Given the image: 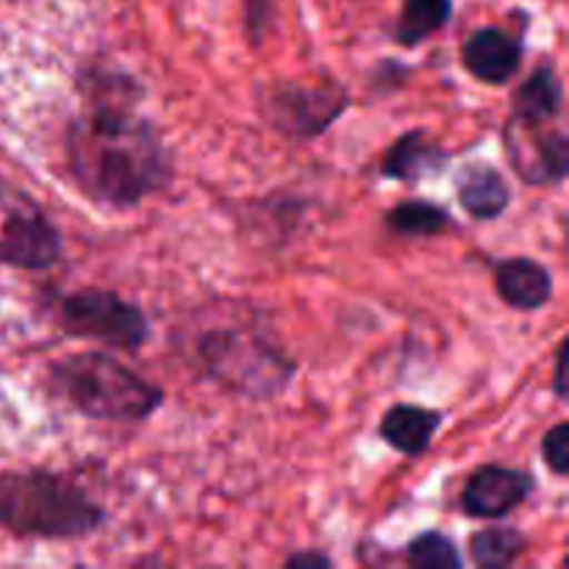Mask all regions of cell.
Returning a JSON list of instances; mask_svg holds the SVG:
<instances>
[{
	"instance_id": "cell-1",
	"label": "cell",
	"mask_w": 569,
	"mask_h": 569,
	"mask_svg": "<svg viewBox=\"0 0 569 569\" xmlns=\"http://www.w3.org/2000/svg\"><path fill=\"white\" fill-rule=\"evenodd\" d=\"M137 106L87 103L64 131L67 172L98 206L133 209L167 187L170 153Z\"/></svg>"
},
{
	"instance_id": "cell-2",
	"label": "cell",
	"mask_w": 569,
	"mask_h": 569,
	"mask_svg": "<svg viewBox=\"0 0 569 569\" xmlns=\"http://www.w3.org/2000/svg\"><path fill=\"white\" fill-rule=\"evenodd\" d=\"M106 511L87 489L50 470L0 472V528L14 537L83 539L100 531Z\"/></svg>"
},
{
	"instance_id": "cell-3",
	"label": "cell",
	"mask_w": 569,
	"mask_h": 569,
	"mask_svg": "<svg viewBox=\"0 0 569 569\" xmlns=\"http://www.w3.org/2000/svg\"><path fill=\"white\" fill-rule=\"evenodd\" d=\"M48 381L70 409L92 420L142 422L164 403L161 387L103 350H83L53 361Z\"/></svg>"
},
{
	"instance_id": "cell-4",
	"label": "cell",
	"mask_w": 569,
	"mask_h": 569,
	"mask_svg": "<svg viewBox=\"0 0 569 569\" xmlns=\"http://www.w3.org/2000/svg\"><path fill=\"white\" fill-rule=\"evenodd\" d=\"M194 361L209 381L248 400H270L287 392L298 361L259 326H217L194 342Z\"/></svg>"
},
{
	"instance_id": "cell-5",
	"label": "cell",
	"mask_w": 569,
	"mask_h": 569,
	"mask_svg": "<svg viewBox=\"0 0 569 569\" xmlns=\"http://www.w3.org/2000/svg\"><path fill=\"white\" fill-rule=\"evenodd\" d=\"M350 92L333 78L303 81H272L259 87V111L283 137L309 139L322 137L348 111Z\"/></svg>"
},
{
	"instance_id": "cell-6",
	"label": "cell",
	"mask_w": 569,
	"mask_h": 569,
	"mask_svg": "<svg viewBox=\"0 0 569 569\" xmlns=\"http://www.w3.org/2000/svg\"><path fill=\"white\" fill-rule=\"evenodd\" d=\"M59 322L64 333L114 350L137 353L150 339V322L144 311L111 289L87 287L59 300Z\"/></svg>"
},
{
	"instance_id": "cell-7",
	"label": "cell",
	"mask_w": 569,
	"mask_h": 569,
	"mask_svg": "<svg viewBox=\"0 0 569 569\" xmlns=\"http://www.w3.org/2000/svg\"><path fill=\"white\" fill-rule=\"evenodd\" d=\"M59 261V228L26 189L0 178V264L17 270H50Z\"/></svg>"
},
{
	"instance_id": "cell-8",
	"label": "cell",
	"mask_w": 569,
	"mask_h": 569,
	"mask_svg": "<svg viewBox=\"0 0 569 569\" xmlns=\"http://www.w3.org/2000/svg\"><path fill=\"white\" fill-rule=\"evenodd\" d=\"M511 170L528 187H559L569 172V139L561 128L509 120L503 128Z\"/></svg>"
},
{
	"instance_id": "cell-9",
	"label": "cell",
	"mask_w": 569,
	"mask_h": 569,
	"mask_svg": "<svg viewBox=\"0 0 569 569\" xmlns=\"http://www.w3.org/2000/svg\"><path fill=\"white\" fill-rule=\"evenodd\" d=\"M533 492L531 472L503 465H483L461 489V511L472 520H503Z\"/></svg>"
},
{
	"instance_id": "cell-10",
	"label": "cell",
	"mask_w": 569,
	"mask_h": 569,
	"mask_svg": "<svg viewBox=\"0 0 569 569\" xmlns=\"http://www.w3.org/2000/svg\"><path fill=\"white\" fill-rule=\"evenodd\" d=\"M461 64L489 87H503L520 72L522 42L503 28H481L461 48Z\"/></svg>"
},
{
	"instance_id": "cell-11",
	"label": "cell",
	"mask_w": 569,
	"mask_h": 569,
	"mask_svg": "<svg viewBox=\"0 0 569 569\" xmlns=\"http://www.w3.org/2000/svg\"><path fill=\"white\" fill-rule=\"evenodd\" d=\"M450 164V150L442 148L428 131L403 133L389 144L387 156L381 161V176L389 181H426V178L439 176Z\"/></svg>"
},
{
	"instance_id": "cell-12",
	"label": "cell",
	"mask_w": 569,
	"mask_h": 569,
	"mask_svg": "<svg viewBox=\"0 0 569 569\" xmlns=\"http://www.w3.org/2000/svg\"><path fill=\"white\" fill-rule=\"evenodd\" d=\"M498 298L515 311H539L553 300V276L528 256H511L495 267Z\"/></svg>"
},
{
	"instance_id": "cell-13",
	"label": "cell",
	"mask_w": 569,
	"mask_h": 569,
	"mask_svg": "<svg viewBox=\"0 0 569 569\" xmlns=\"http://www.w3.org/2000/svg\"><path fill=\"white\" fill-rule=\"evenodd\" d=\"M456 198L459 206L472 220H498L511 206V189L500 170H495L487 161H472L465 164L456 176Z\"/></svg>"
},
{
	"instance_id": "cell-14",
	"label": "cell",
	"mask_w": 569,
	"mask_h": 569,
	"mask_svg": "<svg viewBox=\"0 0 569 569\" xmlns=\"http://www.w3.org/2000/svg\"><path fill=\"white\" fill-rule=\"evenodd\" d=\"M442 411L426 409V406L415 403H398L383 415L378 433H381L383 442L389 445L398 453L417 459V456L426 453L431 448L433 437L442 428Z\"/></svg>"
},
{
	"instance_id": "cell-15",
	"label": "cell",
	"mask_w": 569,
	"mask_h": 569,
	"mask_svg": "<svg viewBox=\"0 0 569 569\" xmlns=\"http://www.w3.org/2000/svg\"><path fill=\"white\" fill-rule=\"evenodd\" d=\"M565 109V83L556 72L553 61H542L511 100V120L531 122V126H548Z\"/></svg>"
},
{
	"instance_id": "cell-16",
	"label": "cell",
	"mask_w": 569,
	"mask_h": 569,
	"mask_svg": "<svg viewBox=\"0 0 569 569\" xmlns=\"http://www.w3.org/2000/svg\"><path fill=\"white\" fill-rule=\"evenodd\" d=\"M387 228L398 237H417L431 239L442 237L445 231H453L456 222L448 214V209L431 203V200H403V203L392 206L383 217Z\"/></svg>"
},
{
	"instance_id": "cell-17",
	"label": "cell",
	"mask_w": 569,
	"mask_h": 569,
	"mask_svg": "<svg viewBox=\"0 0 569 569\" xmlns=\"http://www.w3.org/2000/svg\"><path fill=\"white\" fill-rule=\"evenodd\" d=\"M453 14V0H403L398 22H395V42L403 48H417L433 33L442 31Z\"/></svg>"
},
{
	"instance_id": "cell-18",
	"label": "cell",
	"mask_w": 569,
	"mask_h": 569,
	"mask_svg": "<svg viewBox=\"0 0 569 569\" xmlns=\"http://www.w3.org/2000/svg\"><path fill=\"white\" fill-rule=\"evenodd\" d=\"M470 559L483 569H506L528 550V537L511 526L481 528L467 542Z\"/></svg>"
},
{
	"instance_id": "cell-19",
	"label": "cell",
	"mask_w": 569,
	"mask_h": 569,
	"mask_svg": "<svg viewBox=\"0 0 569 569\" xmlns=\"http://www.w3.org/2000/svg\"><path fill=\"white\" fill-rule=\"evenodd\" d=\"M78 92L87 103H126L137 106L142 98V87L126 72H114L109 67H87L78 76Z\"/></svg>"
},
{
	"instance_id": "cell-20",
	"label": "cell",
	"mask_w": 569,
	"mask_h": 569,
	"mask_svg": "<svg viewBox=\"0 0 569 569\" xmlns=\"http://www.w3.org/2000/svg\"><path fill=\"white\" fill-rule=\"evenodd\" d=\"M406 561L417 569H461L459 548L442 531H422L406 545Z\"/></svg>"
},
{
	"instance_id": "cell-21",
	"label": "cell",
	"mask_w": 569,
	"mask_h": 569,
	"mask_svg": "<svg viewBox=\"0 0 569 569\" xmlns=\"http://www.w3.org/2000/svg\"><path fill=\"white\" fill-rule=\"evenodd\" d=\"M542 459L553 476H569V426L567 422H556L542 439Z\"/></svg>"
},
{
	"instance_id": "cell-22",
	"label": "cell",
	"mask_w": 569,
	"mask_h": 569,
	"mask_svg": "<svg viewBox=\"0 0 569 569\" xmlns=\"http://www.w3.org/2000/svg\"><path fill=\"white\" fill-rule=\"evenodd\" d=\"M242 22L250 44L264 42V33L272 22V0H242Z\"/></svg>"
},
{
	"instance_id": "cell-23",
	"label": "cell",
	"mask_w": 569,
	"mask_h": 569,
	"mask_svg": "<svg viewBox=\"0 0 569 569\" xmlns=\"http://www.w3.org/2000/svg\"><path fill=\"white\" fill-rule=\"evenodd\" d=\"M289 569H328L333 567L331 556H326L322 550H300L287 559Z\"/></svg>"
},
{
	"instance_id": "cell-24",
	"label": "cell",
	"mask_w": 569,
	"mask_h": 569,
	"mask_svg": "<svg viewBox=\"0 0 569 569\" xmlns=\"http://www.w3.org/2000/svg\"><path fill=\"white\" fill-rule=\"evenodd\" d=\"M567 353H569V345L567 339L559 345L556 350V361H553V395L565 403L567 400Z\"/></svg>"
}]
</instances>
